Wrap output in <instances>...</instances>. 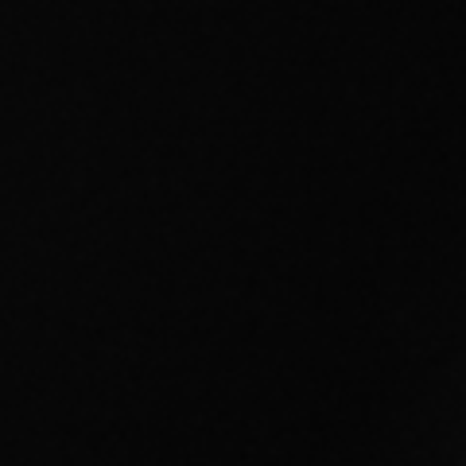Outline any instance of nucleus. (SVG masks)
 I'll use <instances>...</instances> for the list:
<instances>
[]
</instances>
